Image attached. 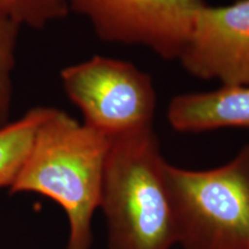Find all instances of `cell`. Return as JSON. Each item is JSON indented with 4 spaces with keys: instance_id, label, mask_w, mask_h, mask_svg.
Segmentation results:
<instances>
[{
    "instance_id": "1",
    "label": "cell",
    "mask_w": 249,
    "mask_h": 249,
    "mask_svg": "<svg viewBox=\"0 0 249 249\" xmlns=\"http://www.w3.org/2000/svg\"><path fill=\"white\" fill-rule=\"evenodd\" d=\"M110 139L58 108L45 107L30 150L9 187L53 200L70 225L67 249H90Z\"/></svg>"
},
{
    "instance_id": "2",
    "label": "cell",
    "mask_w": 249,
    "mask_h": 249,
    "mask_svg": "<svg viewBox=\"0 0 249 249\" xmlns=\"http://www.w3.org/2000/svg\"><path fill=\"white\" fill-rule=\"evenodd\" d=\"M164 164L152 126L110 139L99 202L110 249H171L177 244Z\"/></svg>"
},
{
    "instance_id": "3",
    "label": "cell",
    "mask_w": 249,
    "mask_h": 249,
    "mask_svg": "<svg viewBox=\"0 0 249 249\" xmlns=\"http://www.w3.org/2000/svg\"><path fill=\"white\" fill-rule=\"evenodd\" d=\"M164 178L177 244L183 249H249V144L213 170L165 161Z\"/></svg>"
},
{
    "instance_id": "4",
    "label": "cell",
    "mask_w": 249,
    "mask_h": 249,
    "mask_svg": "<svg viewBox=\"0 0 249 249\" xmlns=\"http://www.w3.org/2000/svg\"><path fill=\"white\" fill-rule=\"evenodd\" d=\"M65 92L85 124L111 139L152 126L156 90L151 76L130 62L96 55L61 71Z\"/></svg>"
},
{
    "instance_id": "5",
    "label": "cell",
    "mask_w": 249,
    "mask_h": 249,
    "mask_svg": "<svg viewBox=\"0 0 249 249\" xmlns=\"http://www.w3.org/2000/svg\"><path fill=\"white\" fill-rule=\"evenodd\" d=\"M107 43L142 45L178 60L203 0H67Z\"/></svg>"
},
{
    "instance_id": "6",
    "label": "cell",
    "mask_w": 249,
    "mask_h": 249,
    "mask_svg": "<svg viewBox=\"0 0 249 249\" xmlns=\"http://www.w3.org/2000/svg\"><path fill=\"white\" fill-rule=\"evenodd\" d=\"M187 73L224 87L249 86V0L205 4L178 58Z\"/></svg>"
},
{
    "instance_id": "7",
    "label": "cell",
    "mask_w": 249,
    "mask_h": 249,
    "mask_svg": "<svg viewBox=\"0 0 249 249\" xmlns=\"http://www.w3.org/2000/svg\"><path fill=\"white\" fill-rule=\"evenodd\" d=\"M167 121L181 133L249 129V86H222L213 91L176 96L167 107Z\"/></svg>"
},
{
    "instance_id": "8",
    "label": "cell",
    "mask_w": 249,
    "mask_h": 249,
    "mask_svg": "<svg viewBox=\"0 0 249 249\" xmlns=\"http://www.w3.org/2000/svg\"><path fill=\"white\" fill-rule=\"evenodd\" d=\"M45 107H35L0 128V188H9L30 150Z\"/></svg>"
},
{
    "instance_id": "9",
    "label": "cell",
    "mask_w": 249,
    "mask_h": 249,
    "mask_svg": "<svg viewBox=\"0 0 249 249\" xmlns=\"http://www.w3.org/2000/svg\"><path fill=\"white\" fill-rule=\"evenodd\" d=\"M67 0H0V14L35 29L66 17Z\"/></svg>"
},
{
    "instance_id": "10",
    "label": "cell",
    "mask_w": 249,
    "mask_h": 249,
    "mask_svg": "<svg viewBox=\"0 0 249 249\" xmlns=\"http://www.w3.org/2000/svg\"><path fill=\"white\" fill-rule=\"evenodd\" d=\"M20 27L12 18L0 14V128L11 123L12 73L15 65V49Z\"/></svg>"
}]
</instances>
